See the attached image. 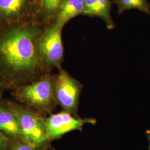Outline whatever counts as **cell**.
<instances>
[{"label":"cell","instance_id":"cell-1","mask_svg":"<svg viewBox=\"0 0 150 150\" xmlns=\"http://www.w3.org/2000/svg\"><path fill=\"white\" fill-rule=\"evenodd\" d=\"M39 35L35 28H17L0 38V60L12 74H26L41 64L36 47Z\"/></svg>","mask_w":150,"mask_h":150},{"label":"cell","instance_id":"cell-2","mask_svg":"<svg viewBox=\"0 0 150 150\" xmlns=\"http://www.w3.org/2000/svg\"><path fill=\"white\" fill-rule=\"evenodd\" d=\"M62 28L54 22L38 38L36 45L38 57L46 66L58 67L63 59Z\"/></svg>","mask_w":150,"mask_h":150},{"label":"cell","instance_id":"cell-3","mask_svg":"<svg viewBox=\"0 0 150 150\" xmlns=\"http://www.w3.org/2000/svg\"><path fill=\"white\" fill-rule=\"evenodd\" d=\"M11 110L18 121L22 139L25 142L35 147H41L50 141L43 120L21 107L14 106Z\"/></svg>","mask_w":150,"mask_h":150},{"label":"cell","instance_id":"cell-4","mask_svg":"<svg viewBox=\"0 0 150 150\" xmlns=\"http://www.w3.org/2000/svg\"><path fill=\"white\" fill-rule=\"evenodd\" d=\"M22 99L35 107L48 110L54 105L55 97V81L45 77L22 87L19 92Z\"/></svg>","mask_w":150,"mask_h":150},{"label":"cell","instance_id":"cell-5","mask_svg":"<svg viewBox=\"0 0 150 150\" xmlns=\"http://www.w3.org/2000/svg\"><path fill=\"white\" fill-rule=\"evenodd\" d=\"M81 91L80 83L60 69L55 80V97L65 111L76 115Z\"/></svg>","mask_w":150,"mask_h":150},{"label":"cell","instance_id":"cell-6","mask_svg":"<svg viewBox=\"0 0 150 150\" xmlns=\"http://www.w3.org/2000/svg\"><path fill=\"white\" fill-rule=\"evenodd\" d=\"M47 134L50 141L57 139L64 134L75 130H81L86 124L94 125L96 121L93 118L76 117L66 111L52 115L43 119Z\"/></svg>","mask_w":150,"mask_h":150},{"label":"cell","instance_id":"cell-7","mask_svg":"<svg viewBox=\"0 0 150 150\" xmlns=\"http://www.w3.org/2000/svg\"><path fill=\"white\" fill-rule=\"evenodd\" d=\"M83 15L97 17L105 22L107 28L112 30L116 27L111 16V2L110 0H84Z\"/></svg>","mask_w":150,"mask_h":150},{"label":"cell","instance_id":"cell-8","mask_svg":"<svg viewBox=\"0 0 150 150\" xmlns=\"http://www.w3.org/2000/svg\"><path fill=\"white\" fill-rule=\"evenodd\" d=\"M85 11L84 0H64L58 12L55 22L64 27L71 19L80 15Z\"/></svg>","mask_w":150,"mask_h":150},{"label":"cell","instance_id":"cell-9","mask_svg":"<svg viewBox=\"0 0 150 150\" xmlns=\"http://www.w3.org/2000/svg\"><path fill=\"white\" fill-rule=\"evenodd\" d=\"M0 130L11 136L22 139L18 121L11 110L0 108Z\"/></svg>","mask_w":150,"mask_h":150},{"label":"cell","instance_id":"cell-10","mask_svg":"<svg viewBox=\"0 0 150 150\" xmlns=\"http://www.w3.org/2000/svg\"><path fill=\"white\" fill-rule=\"evenodd\" d=\"M117 6L118 13L129 10L136 9L150 15V3L148 0H115Z\"/></svg>","mask_w":150,"mask_h":150},{"label":"cell","instance_id":"cell-11","mask_svg":"<svg viewBox=\"0 0 150 150\" xmlns=\"http://www.w3.org/2000/svg\"><path fill=\"white\" fill-rule=\"evenodd\" d=\"M26 0H0V15L4 17L18 15L25 5Z\"/></svg>","mask_w":150,"mask_h":150},{"label":"cell","instance_id":"cell-12","mask_svg":"<svg viewBox=\"0 0 150 150\" xmlns=\"http://www.w3.org/2000/svg\"><path fill=\"white\" fill-rule=\"evenodd\" d=\"M64 0H38L40 5L45 15H56Z\"/></svg>","mask_w":150,"mask_h":150},{"label":"cell","instance_id":"cell-13","mask_svg":"<svg viewBox=\"0 0 150 150\" xmlns=\"http://www.w3.org/2000/svg\"><path fill=\"white\" fill-rule=\"evenodd\" d=\"M11 150H36L35 146L26 142H17L13 145Z\"/></svg>","mask_w":150,"mask_h":150},{"label":"cell","instance_id":"cell-14","mask_svg":"<svg viewBox=\"0 0 150 150\" xmlns=\"http://www.w3.org/2000/svg\"><path fill=\"white\" fill-rule=\"evenodd\" d=\"M7 146V140L3 132L0 130V150H5Z\"/></svg>","mask_w":150,"mask_h":150},{"label":"cell","instance_id":"cell-15","mask_svg":"<svg viewBox=\"0 0 150 150\" xmlns=\"http://www.w3.org/2000/svg\"><path fill=\"white\" fill-rule=\"evenodd\" d=\"M146 134L147 137V139L149 141V150H150V131L149 129L146 130Z\"/></svg>","mask_w":150,"mask_h":150}]
</instances>
